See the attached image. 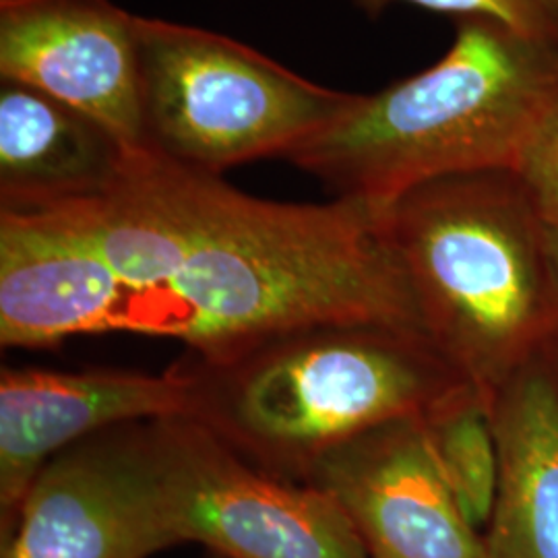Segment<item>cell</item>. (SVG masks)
<instances>
[{"mask_svg":"<svg viewBox=\"0 0 558 558\" xmlns=\"http://www.w3.org/2000/svg\"><path fill=\"white\" fill-rule=\"evenodd\" d=\"M60 207L119 279L120 333L177 338L216 359L320 323L422 331L371 203L257 199L140 147L101 195Z\"/></svg>","mask_w":558,"mask_h":558,"instance_id":"cell-1","label":"cell"},{"mask_svg":"<svg viewBox=\"0 0 558 558\" xmlns=\"http://www.w3.org/2000/svg\"><path fill=\"white\" fill-rule=\"evenodd\" d=\"M558 106V44L456 21L449 50L350 106L288 158L336 197L389 207L430 180L518 172Z\"/></svg>","mask_w":558,"mask_h":558,"instance_id":"cell-2","label":"cell"},{"mask_svg":"<svg viewBox=\"0 0 558 558\" xmlns=\"http://www.w3.org/2000/svg\"><path fill=\"white\" fill-rule=\"evenodd\" d=\"M179 364L193 387L191 418L260 472L296 484L348 440L424 418L468 385L424 331L375 323L308 325Z\"/></svg>","mask_w":558,"mask_h":558,"instance_id":"cell-3","label":"cell"},{"mask_svg":"<svg viewBox=\"0 0 558 558\" xmlns=\"http://www.w3.org/2000/svg\"><path fill=\"white\" fill-rule=\"evenodd\" d=\"M426 338L482 398L558 343V278L511 170L430 180L383 209Z\"/></svg>","mask_w":558,"mask_h":558,"instance_id":"cell-4","label":"cell"},{"mask_svg":"<svg viewBox=\"0 0 558 558\" xmlns=\"http://www.w3.org/2000/svg\"><path fill=\"white\" fill-rule=\"evenodd\" d=\"M143 147L211 174L290 158L354 94L207 29L137 15Z\"/></svg>","mask_w":558,"mask_h":558,"instance_id":"cell-5","label":"cell"},{"mask_svg":"<svg viewBox=\"0 0 558 558\" xmlns=\"http://www.w3.org/2000/svg\"><path fill=\"white\" fill-rule=\"evenodd\" d=\"M124 445L163 548L197 542L221 558H373L325 493L260 472L197 420L129 424Z\"/></svg>","mask_w":558,"mask_h":558,"instance_id":"cell-6","label":"cell"},{"mask_svg":"<svg viewBox=\"0 0 558 558\" xmlns=\"http://www.w3.org/2000/svg\"><path fill=\"white\" fill-rule=\"evenodd\" d=\"M315 486L356 527L373 558H486L430 449L424 418L348 440L313 470Z\"/></svg>","mask_w":558,"mask_h":558,"instance_id":"cell-7","label":"cell"},{"mask_svg":"<svg viewBox=\"0 0 558 558\" xmlns=\"http://www.w3.org/2000/svg\"><path fill=\"white\" fill-rule=\"evenodd\" d=\"M193 414V387L179 362L161 375L89 368L0 373V530L7 538L41 470L110 428Z\"/></svg>","mask_w":558,"mask_h":558,"instance_id":"cell-8","label":"cell"},{"mask_svg":"<svg viewBox=\"0 0 558 558\" xmlns=\"http://www.w3.org/2000/svg\"><path fill=\"white\" fill-rule=\"evenodd\" d=\"M0 80L15 81L143 147L137 15L112 0H0Z\"/></svg>","mask_w":558,"mask_h":558,"instance_id":"cell-9","label":"cell"},{"mask_svg":"<svg viewBox=\"0 0 558 558\" xmlns=\"http://www.w3.org/2000/svg\"><path fill=\"white\" fill-rule=\"evenodd\" d=\"M122 428L77 442L29 488L2 558H147L163 550Z\"/></svg>","mask_w":558,"mask_h":558,"instance_id":"cell-10","label":"cell"},{"mask_svg":"<svg viewBox=\"0 0 558 558\" xmlns=\"http://www.w3.org/2000/svg\"><path fill=\"white\" fill-rule=\"evenodd\" d=\"M114 271L60 207L0 209V343L44 350L120 333Z\"/></svg>","mask_w":558,"mask_h":558,"instance_id":"cell-11","label":"cell"},{"mask_svg":"<svg viewBox=\"0 0 558 558\" xmlns=\"http://www.w3.org/2000/svg\"><path fill=\"white\" fill-rule=\"evenodd\" d=\"M488 412L500 470L486 558H558V343L505 380Z\"/></svg>","mask_w":558,"mask_h":558,"instance_id":"cell-12","label":"cell"},{"mask_svg":"<svg viewBox=\"0 0 558 558\" xmlns=\"http://www.w3.org/2000/svg\"><path fill=\"white\" fill-rule=\"evenodd\" d=\"M129 147L98 120L0 81V209L36 211L101 195Z\"/></svg>","mask_w":558,"mask_h":558,"instance_id":"cell-13","label":"cell"},{"mask_svg":"<svg viewBox=\"0 0 558 558\" xmlns=\"http://www.w3.org/2000/svg\"><path fill=\"white\" fill-rule=\"evenodd\" d=\"M424 426L463 515L482 534L493 515L500 470L488 401L463 385L424 416Z\"/></svg>","mask_w":558,"mask_h":558,"instance_id":"cell-14","label":"cell"},{"mask_svg":"<svg viewBox=\"0 0 558 558\" xmlns=\"http://www.w3.org/2000/svg\"><path fill=\"white\" fill-rule=\"evenodd\" d=\"M371 20L380 17L389 7L410 4L424 11L463 20L499 23L530 40L558 44V0H350Z\"/></svg>","mask_w":558,"mask_h":558,"instance_id":"cell-15","label":"cell"},{"mask_svg":"<svg viewBox=\"0 0 558 558\" xmlns=\"http://www.w3.org/2000/svg\"><path fill=\"white\" fill-rule=\"evenodd\" d=\"M546 223H558V106L539 129L518 170Z\"/></svg>","mask_w":558,"mask_h":558,"instance_id":"cell-16","label":"cell"},{"mask_svg":"<svg viewBox=\"0 0 558 558\" xmlns=\"http://www.w3.org/2000/svg\"><path fill=\"white\" fill-rule=\"evenodd\" d=\"M546 240H548V253L558 278V223H546Z\"/></svg>","mask_w":558,"mask_h":558,"instance_id":"cell-17","label":"cell"},{"mask_svg":"<svg viewBox=\"0 0 558 558\" xmlns=\"http://www.w3.org/2000/svg\"><path fill=\"white\" fill-rule=\"evenodd\" d=\"M216 558H221V557H216Z\"/></svg>","mask_w":558,"mask_h":558,"instance_id":"cell-18","label":"cell"}]
</instances>
